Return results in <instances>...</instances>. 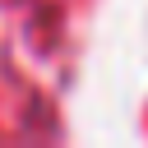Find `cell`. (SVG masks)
Segmentation results:
<instances>
[]
</instances>
